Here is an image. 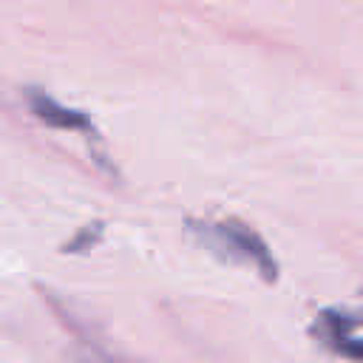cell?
<instances>
[{"label": "cell", "instance_id": "6da1fadb", "mask_svg": "<svg viewBox=\"0 0 363 363\" xmlns=\"http://www.w3.org/2000/svg\"><path fill=\"white\" fill-rule=\"evenodd\" d=\"M190 233L221 261L238 264V267H252L261 278L275 281L278 264L264 244L261 235H255L247 224L241 221H190Z\"/></svg>", "mask_w": 363, "mask_h": 363}, {"label": "cell", "instance_id": "3957f363", "mask_svg": "<svg viewBox=\"0 0 363 363\" xmlns=\"http://www.w3.org/2000/svg\"><path fill=\"white\" fill-rule=\"evenodd\" d=\"M320 318L326 323V343L335 352H340L343 357H352V360L363 363V340L349 332V323L340 315H335V312H323Z\"/></svg>", "mask_w": 363, "mask_h": 363}, {"label": "cell", "instance_id": "7a4b0ae2", "mask_svg": "<svg viewBox=\"0 0 363 363\" xmlns=\"http://www.w3.org/2000/svg\"><path fill=\"white\" fill-rule=\"evenodd\" d=\"M26 99H28V108L37 119H43L45 125L51 128H60V130H88L91 128V119L85 111H77V108H65L62 102L51 99L45 91L40 88H28L26 91Z\"/></svg>", "mask_w": 363, "mask_h": 363}]
</instances>
